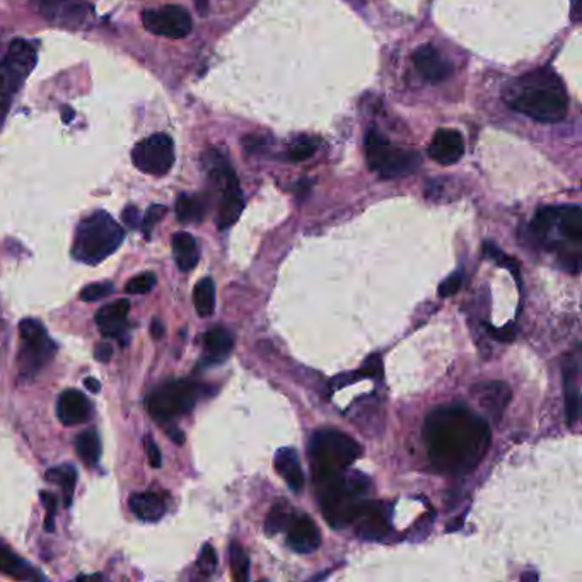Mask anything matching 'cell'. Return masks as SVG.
<instances>
[{
  "label": "cell",
  "mask_w": 582,
  "mask_h": 582,
  "mask_svg": "<svg viewBox=\"0 0 582 582\" xmlns=\"http://www.w3.org/2000/svg\"><path fill=\"white\" fill-rule=\"evenodd\" d=\"M424 439L431 463L444 475L477 470L490 446V427L465 407H441L425 418Z\"/></svg>",
  "instance_id": "1"
},
{
  "label": "cell",
  "mask_w": 582,
  "mask_h": 582,
  "mask_svg": "<svg viewBox=\"0 0 582 582\" xmlns=\"http://www.w3.org/2000/svg\"><path fill=\"white\" fill-rule=\"evenodd\" d=\"M504 100L514 111L541 124L561 122L569 109L565 85L550 69H537L514 79L505 87Z\"/></svg>",
  "instance_id": "2"
},
{
  "label": "cell",
  "mask_w": 582,
  "mask_h": 582,
  "mask_svg": "<svg viewBox=\"0 0 582 582\" xmlns=\"http://www.w3.org/2000/svg\"><path fill=\"white\" fill-rule=\"evenodd\" d=\"M125 230L104 210H98L81 221L76 230L72 256L85 263L98 265L122 247Z\"/></svg>",
  "instance_id": "3"
},
{
  "label": "cell",
  "mask_w": 582,
  "mask_h": 582,
  "mask_svg": "<svg viewBox=\"0 0 582 582\" xmlns=\"http://www.w3.org/2000/svg\"><path fill=\"white\" fill-rule=\"evenodd\" d=\"M308 453L312 459L314 479L318 483L344 475L362 451L352 437L340 431L325 429L312 434Z\"/></svg>",
  "instance_id": "4"
},
{
  "label": "cell",
  "mask_w": 582,
  "mask_h": 582,
  "mask_svg": "<svg viewBox=\"0 0 582 582\" xmlns=\"http://www.w3.org/2000/svg\"><path fill=\"white\" fill-rule=\"evenodd\" d=\"M206 386L191 379H169L154 388L146 400L147 412L158 422H167L191 412L206 393Z\"/></svg>",
  "instance_id": "5"
},
{
  "label": "cell",
  "mask_w": 582,
  "mask_h": 582,
  "mask_svg": "<svg viewBox=\"0 0 582 582\" xmlns=\"http://www.w3.org/2000/svg\"><path fill=\"white\" fill-rule=\"evenodd\" d=\"M366 159L369 167L384 180H396L414 174L420 169L422 158L416 150L396 147L379 132L369 130L366 135Z\"/></svg>",
  "instance_id": "6"
},
{
  "label": "cell",
  "mask_w": 582,
  "mask_h": 582,
  "mask_svg": "<svg viewBox=\"0 0 582 582\" xmlns=\"http://www.w3.org/2000/svg\"><path fill=\"white\" fill-rule=\"evenodd\" d=\"M204 166L207 169L208 178L221 193L217 226L219 229L230 228L232 224L238 222L245 208L238 176L232 171L224 154H221L217 149H210L204 156Z\"/></svg>",
  "instance_id": "7"
},
{
  "label": "cell",
  "mask_w": 582,
  "mask_h": 582,
  "mask_svg": "<svg viewBox=\"0 0 582 582\" xmlns=\"http://www.w3.org/2000/svg\"><path fill=\"white\" fill-rule=\"evenodd\" d=\"M21 349L18 355V369L21 381H31L46 368L57 352V344L50 338L42 321L26 318L20 325Z\"/></svg>",
  "instance_id": "8"
},
{
  "label": "cell",
  "mask_w": 582,
  "mask_h": 582,
  "mask_svg": "<svg viewBox=\"0 0 582 582\" xmlns=\"http://www.w3.org/2000/svg\"><path fill=\"white\" fill-rule=\"evenodd\" d=\"M135 167L150 176H165L174 165V144L167 133H154L133 147Z\"/></svg>",
  "instance_id": "9"
},
{
  "label": "cell",
  "mask_w": 582,
  "mask_h": 582,
  "mask_svg": "<svg viewBox=\"0 0 582 582\" xmlns=\"http://www.w3.org/2000/svg\"><path fill=\"white\" fill-rule=\"evenodd\" d=\"M147 31L169 40H182L190 35L193 22L182 5H166L161 9H147L142 12Z\"/></svg>",
  "instance_id": "10"
},
{
  "label": "cell",
  "mask_w": 582,
  "mask_h": 582,
  "mask_svg": "<svg viewBox=\"0 0 582 582\" xmlns=\"http://www.w3.org/2000/svg\"><path fill=\"white\" fill-rule=\"evenodd\" d=\"M390 513L392 507L384 502L364 500L355 516L357 535L362 540H383L390 533Z\"/></svg>",
  "instance_id": "11"
},
{
  "label": "cell",
  "mask_w": 582,
  "mask_h": 582,
  "mask_svg": "<svg viewBox=\"0 0 582 582\" xmlns=\"http://www.w3.org/2000/svg\"><path fill=\"white\" fill-rule=\"evenodd\" d=\"M128 312H130V301L118 299L111 304L103 306L96 314V325L100 332L108 338L118 340L122 347H125L126 336H128Z\"/></svg>",
  "instance_id": "12"
},
{
  "label": "cell",
  "mask_w": 582,
  "mask_h": 582,
  "mask_svg": "<svg viewBox=\"0 0 582 582\" xmlns=\"http://www.w3.org/2000/svg\"><path fill=\"white\" fill-rule=\"evenodd\" d=\"M287 545L297 554H312L321 545V533L316 522L308 518L306 514H292L291 521L287 524Z\"/></svg>",
  "instance_id": "13"
},
{
  "label": "cell",
  "mask_w": 582,
  "mask_h": 582,
  "mask_svg": "<svg viewBox=\"0 0 582 582\" xmlns=\"http://www.w3.org/2000/svg\"><path fill=\"white\" fill-rule=\"evenodd\" d=\"M416 72L427 83L439 84L453 74V65L442 57V53L432 44H422L414 53Z\"/></svg>",
  "instance_id": "14"
},
{
  "label": "cell",
  "mask_w": 582,
  "mask_h": 582,
  "mask_svg": "<svg viewBox=\"0 0 582 582\" xmlns=\"http://www.w3.org/2000/svg\"><path fill=\"white\" fill-rule=\"evenodd\" d=\"M12 79L21 87L36 65V48L26 40H12L2 59Z\"/></svg>",
  "instance_id": "15"
},
{
  "label": "cell",
  "mask_w": 582,
  "mask_h": 582,
  "mask_svg": "<svg viewBox=\"0 0 582 582\" xmlns=\"http://www.w3.org/2000/svg\"><path fill=\"white\" fill-rule=\"evenodd\" d=\"M472 396H475L480 408H483L487 416L494 422H499L511 400V390L500 381H483L472 386Z\"/></svg>",
  "instance_id": "16"
},
{
  "label": "cell",
  "mask_w": 582,
  "mask_h": 582,
  "mask_svg": "<svg viewBox=\"0 0 582 582\" xmlns=\"http://www.w3.org/2000/svg\"><path fill=\"white\" fill-rule=\"evenodd\" d=\"M465 154V141L463 135L451 130V128H441L437 130L431 146H429V156L442 166L457 165V161Z\"/></svg>",
  "instance_id": "17"
},
{
  "label": "cell",
  "mask_w": 582,
  "mask_h": 582,
  "mask_svg": "<svg viewBox=\"0 0 582 582\" xmlns=\"http://www.w3.org/2000/svg\"><path fill=\"white\" fill-rule=\"evenodd\" d=\"M94 414L93 403L87 396L81 393L79 390H65L62 395L59 396L57 403V416L61 418L63 425L72 427L87 422Z\"/></svg>",
  "instance_id": "18"
},
{
  "label": "cell",
  "mask_w": 582,
  "mask_h": 582,
  "mask_svg": "<svg viewBox=\"0 0 582 582\" xmlns=\"http://www.w3.org/2000/svg\"><path fill=\"white\" fill-rule=\"evenodd\" d=\"M0 572L18 581H44L46 578L40 574L33 565L22 561L7 545L0 541Z\"/></svg>",
  "instance_id": "19"
},
{
  "label": "cell",
  "mask_w": 582,
  "mask_h": 582,
  "mask_svg": "<svg viewBox=\"0 0 582 582\" xmlns=\"http://www.w3.org/2000/svg\"><path fill=\"white\" fill-rule=\"evenodd\" d=\"M204 347H206V357L202 360L204 366L222 364L234 347L232 333L226 330L224 327H215L206 333Z\"/></svg>",
  "instance_id": "20"
},
{
  "label": "cell",
  "mask_w": 582,
  "mask_h": 582,
  "mask_svg": "<svg viewBox=\"0 0 582 582\" xmlns=\"http://www.w3.org/2000/svg\"><path fill=\"white\" fill-rule=\"evenodd\" d=\"M275 470L286 480L289 489L294 492H301L304 487V473L301 468V461L292 448H280L275 455Z\"/></svg>",
  "instance_id": "21"
},
{
  "label": "cell",
  "mask_w": 582,
  "mask_h": 582,
  "mask_svg": "<svg viewBox=\"0 0 582 582\" xmlns=\"http://www.w3.org/2000/svg\"><path fill=\"white\" fill-rule=\"evenodd\" d=\"M130 509L141 521L156 522L166 514V502L156 492H139L130 497Z\"/></svg>",
  "instance_id": "22"
},
{
  "label": "cell",
  "mask_w": 582,
  "mask_h": 582,
  "mask_svg": "<svg viewBox=\"0 0 582 582\" xmlns=\"http://www.w3.org/2000/svg\"><path fill=\"white\" fill-rule=\"evenodd\" d=\"M173 245V256L176 262V267L182 271H193L198 265L200 260V250L197 245V239L188 232H176L171 239Z\"/></svg>",
  "instance_id": "23"
},
{
  "label": "cell",
  "mask_w": 582,
  "mask_h": 582,
  "mask_svg": "<svg viewBox=\"0 0 582 582\" xmlns=\"http://www.w3.org/2000/svg\"><path fill=\"white\" fill-rule=\"evenodd\" d=\"M44 479L50 483H55L62 489L63 505L70 507L72 499H74V490L77 483V470L72 465H61L55 468H50L44 473Z\"/></svg>",
  "instance_id": "24"
},
{
  "label": "cell",
  "mask_w": 582,
  "mask_h": 582,
  "mask_svg": "<svg viewBox=\"0 0 582 582\" xmlns=\"http://www.w3.org/2000/svg\"><path fill=\"white\" fill-rule=\"evenodd\" d=\"M176 217L182 224H198L206 217V202L197 195H180L176 200Z\"/></svg>",
  "instance_id": "25"
},
{
  "label": "cell",
  "mask_w": 582,
  "mask_h": 582,
  "mask_svg": "<svg viewBox=\"0 0 582 582\" xmlns=\"http://www.w3.org/2000/svg\"><path fill=\"white\" fill-rule=\"evenodd\" d=\"M76 453L84 465L94 466L101 457V441L94 429L81 432L76 437Z\"/></svg>",
  "instance_id": "26"
},
{
  "label": "cell",
  "mask_w": 582,
  "mask_h": 582,
  "mask_svg": "<svg viewBox=\"0 0 582 582\" xmlns=\"http://www.w3.org/2000/svg\"><path fill=\"white\" fill-rule=\"evenodd\" d=\"M563 376H565V418L569 425H574L579 418V403H581V396H579V388L574 383L578 371L572 369V366H569V371L563 369Z\"/></svg>",
  "instance_id": "27"
},
{
  "label": "cell",
  "mask_w": 582,
  "mask_h": 582,
  "mask_svg": "<svg viewBox=\"0 0 582 582\" xmlns=\"http://www.w3.org/2000/svg\"><path fill=\"white\" fill-rule=\"evenodd\" d=\"M193 303H195V310L198 312V316L207 318L214 314L215 310V284L210 277L202 279L195 289H193Z\"/></svg>",
  "instance_id": "28"
},
{
  "label": "cell",
  "mask_w": 582,
  "mask_h": 582,
  "mask_svg": "<svg viewBox=\"0 0 582 582\" xmlns=\"http://www.w3.org/2000/svg\"><path fill=\"white\" fill-rule=\"evenodd\" d=\"M292 509L291 505L286 502V500H279L273 504V507L267 516V521H265V533L269 537H273L277 533H280L282 529L287 528L289 521L292 518Z\"/></svg>",
  "instance_id": "29"
},
{
  "label": "cell",
  "mask_w": 582,
  "mask_h": 582,
  "mask_svg": "<svg viewBox=\"0 0 582 582\" xmlns=\"http://www.w3.org/2000/svg\"><path fill=\"white\" fill-rule=\"evenodd\" d=\"M18 91H20V85L12 79L7 67L4 65L2 59H0V126L5 122V117L9 113L12 94L18 93Z\"/></svg>",
  "instance_id": "30"
},
{
  "label": "cell",
  "mask_w": 582,
  "mask_h": 582,
  "mask_svg": "<svg viewBox=\"0 0 582 582\" xmlns=\"http://www.w3.org/2000/svg\"><path fill=\"white\" fill-rule=\"evenodd\" d=\"M229 562L236 581L247 582L250 579V559L243 546L236 541H232L229 546Z\"/></svg>",
  "instance_id": "31"
},
{
  "label": "cell",
  "mask_w": 582,
  "mask_h": 582,
  "mask_svg": "<svg viewBox=\"0 0 582 582\" xmlns=\"http://www.w3.org/2000/svg\"><path fill=\"white\" fill-rule=\"evenodd\" d=\"M483 251H485V255H487L492 262H496V263L499 265L500 269H505V271H511L513 277L516 279L518 286H521L520 263H518L514 258H511L509 255H505L504 251L497 248V247H496L494 243H490V241H487V243L483 245Z\"/></svg>",
  "instance_id": "32"
},
{
  "label": "cell",
  "mask_w": 582,
  "mask_h": 582,
  "mask_svg": "<svg viewBox=\"0 0 582 582\" xmlns=\"http://www.w3.org/2000/svg\"><path fill=\"white\" fill-rule=\"evenodd\" d=\"M316 149H318V141H314L311 137H299L297 141L292 142L287 156L294 163H301L310 159L316 152Z\"/></svg>",
  "instance_id": "33"
},
{
  "label": "cell",
  "mask_w": 582,
  "mask_h": 582,
  "mask_svg": "<svg viewBox=\"0 0 582 582\" xmlns=\"http://www.w3.org/2000/svg\"><path fill=\"white\" fill-rule=\"evenodd\" d=\"M154 286H156V275L152 271H146V273H141V275L130 279V282L126 284L125 292L141 295V294L152 291Z\"/></svg>",
  "instance_id": "34"
},
{
  "label": "cell",
  "mask_w": 582,
  "mask_h": 582,
  "mask_svg": "<svg viewBox=\"0 0 582 582\" xmlns=\"http://www.w3.org/2000/svg\"><path fill=\"white\" fill-rule=\"evenodd\" d=\"M166 214L167 208L165 207V206H159V204L150 206V207L147 208L146 215H144V219H142V222H141V229L144 230L147 239L150 238L152 230H154V228L159 224V221H161Z\"/></svg>",
  "instance_id": "35"
},
{
  "label": "cell",
  "mask_w": 582,
  "mask_h": 582,
  "mask_svg": "<svg viewBox=\"0 0 582 582\" xmlns=\"http://www.w3.org/2000/svg\"><path fill=\"white\" fill-rule=\"evenodd\" d=\"M113 291H115V286H113L111 282H96V284H89V286H85L83 291H81V301L93 303V301L103 299V297L109 295Z\"/></svg>",
  "instance_id": "36"
},
{
  "label": "cell",
  "mask_w": 582,
  "mask_h": 582,
  "mask_svg": "<svg viewBox=\"0 0 582 582\" xmlns=\"http://www.w3.org/2000/svg\"><path fill=\"white\" fill-rule=\"evenodd\" d=\"M197 565H198L200 572L206 574V576H210L215 570V567H217V554H215V550H214L212 545H204Z\"/></svg>",
  "instance_id": "37"
},
{
  "label": "cell",
  "mask_w": 582,
  "mask_h": 582,
  "mask_svg": "<svg viewBox=\"0 0 582 582\" xmlns=\"http://www.w3.org/2000/svg\"><path fill=\"white\" fill-rule=\"evenodd\" d=\"M43 14L46 18H52V16H59L62 14L63 9H67V12H70V0H33Z\"/></svg>",
  "instance_id": "38"
},
{
  "label": "cell",
  "mask_w": 582,
  "mask_h": 582,
  "mask_svg": "<svg viewBox=\"0 0 582 582\" xmlns=\"http://www.w3.org/2000/svg\"><path fill=\"white\" fill-rule=\"evenodd\" d=\"M461 284H463V271H457L441 282L437 292H439L441 297H451V295H455L459 291Z\"/></svg>",
  "instance_id": "39"
},
{
  "label": "cell",
  "mask_w": 582,
  "mask_h": 582,
  "mask_svg": "<svg viewBox=\"0 0 582 582\" xmlns=\"http://www.w3.org/2000/svg\"><path fill=\"white\" fill-rule=\"evenodd\" d=\"M40 497H42L43 505L46 509L44 528H46V531L52 533L53 528H55V522L53 521H55V514H57V497L53 494H50V492H42Z\"/></svg>",
  "instance_id": "40"
},
{
  "label": "cell",
  "mask_w": 582,
  "mask_h": 582,
  "mask_svg": "<svg viewBox=\"0 0 582 582\" xmlns=\"http://www.w3.org/2000/svg\"><path fill=\"white\" fill-rule=\"evenodd\" d=\"M487 328H489V332H490V336H492L494 340H497V342H502V344H511V342H514V338H516V323H514V321L507 323V325L502 327V328H494V327H490V325H487Z\"/></svg>",
  "instance_id": "41"
},
{
  "label": "cell",
  "mask_w": 582,
  "mask_h": 582,
  "mask_svg": "<svg viewBox=\"0 0 582 582\" xmlns=\"http://www.w3.org/2000/svg\"><path fill=\"white\" fill-rule=\"evenodd\" d=\"M360 377H383V360L379 355H371L366 359L362 369L359 371Z\"/></svg>",
  "instance_id": "42"
},
{
  "label": "cell",
  "mask_w": 582,
  "mask_h": 582,
  "mask_svg": "<svg viewBox=\"0 0 582 582\" xmlns=\"http://www.w3.org/2000/svg\"><path fill=\"white\" fill-rule=\"evenodd\" d=\"M146 453L152 468H159L163 465L161 451H159L158 444L154 442V439H150V437H146Z\"/></svg>",
  "instance_id": "43"
},
{
  "label": "cell",
  "mask_w": 582,
  "mask_h": 582,
  "mask_svg": "<svg viewBox=\"0 0 582 582\" xmlns=\"http://www.w3.org/2000/svg\"><path fill=\"white\" fill-rule=\"evenodd\" d=\"M122 219H124V222H125V226H128L130 229H139L141 228V212H139V208L135 207V206H128V207L124 210V214H122Z\"/></svg>",
  "instance_id": "44"
},
{
  "label": "cell",
  "mask_w": 582,
  "mask_h": 582,
  "mask_svg": "<svg viewBox=\"0 0 582 582\" xmlns=\"http://www.w3.org/2000/svg\"><path fill=\"white\" fill-rule=\"evenodd\" d=\"M263 144H265V139L258 137V135H248V137L243 139V146H245L248 154L258 152Z\"/></svg>",
  "instance_id": "45"
},
{
  "label": "cell",
  "mask_w": 582,
  "mask_h": 582,
  "mask_svg": "<svg viewBox=\"0 0 582 582\" xmlns=\"http://www.w3.org/2000/svg\"><path fill=\"white\" fill-rule=\"evenodd\" d=\"M111 355H113V347H111L108 342H104V344H101V345H98V347H96L94 357H96L98 360H101V362H108V360L111 359Z\"/></svg>",
  "instance_id": "46"
},
{
  "label": "cell",
  "mask_w": 582,
  "mask_h": 582,
  "mask_svg": "<svg viewBox=\"0 0 582 582\" xmlns=\"http://www.w3.org/2000/svg\"><path fill=\"white\" fill-rule=\"evenodd\" d=\"M165 333H166L165 325H163L159 319H152V323H150V335H152L156 340H159V338L165 336Z\"/></svg>",
  "instance_id": "47"
},
{
  "label": "cell",
  "mask_w": 582,
  "mask_h": 582,
  "mask_svg": "<svg viewBox=\"0 0 582 582\" xmlns=\"http://www.w3.org/2000/svg\"><path fill=\"white\" fill-rule=\"evenodd\" d=\"M167 436L171 437V441H173L174 444H178V446H182V444L185 442V434H183L180 429H176V427L167 429Z\"/></svg>",
  "instance_id": "48"
},
{
  "label": "cell",
  "mask_w": 582,
  "mask_h": 582,
  "mask_svg": "<svg viewBox=\"0 0 582 582\" xmlns=\"http://www.w3.org/2000/svg\"><path fill=\"white\" fill-rule=\"evenodd\" d=\"M84 386L93 393H100V390H101V383L98 379H94V377H87L84 381Z\"/></svg>",
  "instance_id": "49"
},
{
  "label": "cell",
  "mask_w": 582,
  "mask_h": 582,
  "mask_svg": "<svg viewBox=\"0 0 582 582\" xmlns=\"http://www.w3.org/2000/svg\"><path fill=\"white\" fill-rule=\"evenodd\" d=\"M195 5H197V11L200 16H207L208 0H195Z\"/></svg>",
  "instance_id": "50"
},
{
  "label": "cell",
  "mask_w": 582,
  "mask_h": 582,
  "mask_svg": "<svg viewBox=\"0 0 582 582\" xmlns=\"http://www.w3.org/2000/svg\"><path fill=\"white\" fill-rule=\"evenodd\" d=\"M74 117H76L74 109H72V108H69V106H63V122H65V124H69V122H70Z\"/></svg>",
  "instance_id": "51"
}]
</instances>
